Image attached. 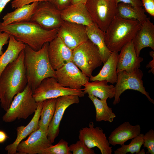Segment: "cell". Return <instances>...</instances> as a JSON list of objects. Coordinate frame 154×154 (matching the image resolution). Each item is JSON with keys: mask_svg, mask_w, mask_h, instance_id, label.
Here are the masks:
<instances>
[{"mask_svg": "<svg viewBox=\"0 0 154 154\" xmlns=\"http://www.w3.org/2000/svg\"><path fill=\"white\" fill-rule=\"evenodd\" d=\"M24 50L18 57L9 64L0 75V102L1 107L6 112L15 96L23 91L28 81L24 64Z\"/></svg>", "mask_w": 154, "mask_h": 154, "instance_id": "6da1fadb", "label": "cell"}, {"mask_svg": "<svg viewBox=\"0 0 154 154\" xmlns=\"http://www.w3.org/2000/svg\"><path fill=\"white\" fill-rule=\"evenodd\" d=\"M49 43H45L37 51L33 50L26 44L24 64L27 84L33 91L44 79L55 78V70L51 66L48 57Z\"/></svg>", "mask_w": 154, "mask_h": 154, "instance_id": "7a4b0ae2", "label": "cell"}, {"mask_svg": "<svg viewBox=\"0 0 154 154\" xmlns=\"http://www.w3.org/2000/svg\"><path fill=\"white\" fill-rule=\"evenodd\" d=\"M0 30L13 35L17 40L37 51L45 43L50 42L57 36L58 29L47 30L30 21L6 25H1L0 22Z\"/></svg>", "mask_w": 154, "mask_h": 154, "instance_id": "3957f363", "label": "cell"}, {"mask_svg": "<svg viewBox=\"0 0 154 154\" xmlns=\"http://www.w3.org/2000/svg\"><path fill=\"white\" fill-rule=\"evenodd\" d=\"M138 21L123 19L117 15L105 32L106 46L111 52H117L131 41L141 27Z\"/></svg>", "mask_w": 154, "mask_h": 154, "instance_id": "277c9868", "label": "cell"}, {"mask_svg": "<svg viewBox=\"0 0 154 154\" xmlns=\"http://www.w3.org/2000/svg\"><path fill=\"white\" fill-rule=\"evenodd\" d=\"M33 90L27 84L24 90L16 95L7 111L2 117L6 122H11L16 119H27L35 113L37 107L33 96Z\"/></svg>", "mask_w": 154, "mask_h": 154, "instance_id": "5b68a950", "label": "cell"}, {"mask_svg": "<svg viewBox=\"0 0 154 154\" xmlns=\"http://www.w3.org/2000/svg\"><path fill=\"white\" fill-rule=\"evenodd\" d=\"M72 61L89 77L102 63L97 47L89 39L72 50Z\"/></svg>", "mask_w": 154, "mask_h": 154, "instance_id": "8992f818", "label": "cell"}, {"mask_svg": "<svg viewBox=\"0 0 154 154\" xmlns=\"http://www.w3.org/2000/svg\"><path fill=\"white\" fill-rule=\"evenodd\" d=\"M117 4L116 0H87L85 4L93 22L105 32L117 15Z\"/></svg>", "mask_w": 154, "mask_h": 154, "instance_id": "52a82bcc", "label": "cell"}, {"mask_svg": "<svg viewBox=\"0 0 154 154\" xmlns=\"http://www.w3.org/2000/svg\"><path fill=\"white\" fill-rule=\"evenodd\" d=\"M143 76V72L139 68L131 72L123 71L118 72L117 81L115 86V93L113 104L116 105L119 103L120 96L127 90H135L141 92L154 104L153 100L150 96L149 93L146 91L144 86L142 80Z\"/></svg>", "mask_w": 154, "mask_h": 154, "instance_id": "ba28073f", "label": "cell"}, {"mask_svg": "<svg viewBox=\"0 0 154 154\" xmlns=\"http://www.w3.org/2000/svg\"><path fill=\"white\" fill-rule=\"evenodd\" d=\"M68 95H76L81 97L84 96L85 94L82 89L75 90L63 86L54 77L43 80L33 93L37 102Z\"/></svg>", "mask_w": 154, "mask_h": 154, "instance_id": "9c48e42d", "label": "cell"}, {"mask_svg": "<svg viewBox=\"0 0 154 154\" xmlns=\"http://www.w3.org/2000/svg\"><path fill=\"white\" fill-rule=\"evenodd\" d=\"M30 22L34 23L47 30L58 29L64 22L60 11L48 1L39 2Z\"/></svg>", "mask_w": 154, "mask_h": 154, "instance_id": "30bf717a", "label": "cell"}, {"mask_svg": "<svg viewBox=\"0 0 154 154\" xmlns=\"http://www.w3.org/2000/svg\"><path fill=\"white\" fill-rule=\"evenodd\" d=\"M55 78L62 86L75 90H80L89 81L86 76L72 61H69L55 70Z\"/></svg>", "mask_w": 154, "mask_h": 154, "instance_id": "8fae6325", "label": "cell"}, {"mask_svg": "<svg viewBox=\"0 0 154 154\" xmlns=\"http://www.w3.org/2000/svg\"><path fill=\"white\" fill-rule=\"evenodd\" d=\"M79 139L88 147L92 148L98 147L102 154H112V147L110 146L106 133L100 127H94V123L90 122L88 127L80 129Z\"/></svg>", "mask_w": 154, "mask_h": 154, "instance_id": "7c38bea8", "label": "cell"}, {"mask_svg": "<svg viewBox=\"0 0 154 154\" xmlns=\"http://www.w3.org/2000/svg\"><path fill=\"white\" fill-rule=\"evenodd\" d=\"M57 36L72 50L89 39L86 26L65 21L58 29Z\"/></svg>", "mask_w": 154, "mask_h": 154, "instance_id": "4fadbf2b", "label": "cell"}, {"mask_svg": "<svg viewBox=\"0 0 154 154\" xmlns=\"http://www.w3.org/2000/svg\"><path fill=\"white\" fill-rule=\"evenodd\" d=\"M79 102V97L76 95H66L56 98L55 112L49 125L47 135L52 144L59 134L60 123L65 111L70 106Z\"/></svg>", "mask_w": 154, "mask_h": 154, "instance_id": "5bb4252c", "label": "cell"}, {"mask_svg": "<svg viewBox=\"0 0 154 154\" xmlns=\"http://www.w3.org/2000/svg\"><path fill=\"white\" fill-rule=\"evenodd\" d=\"M47 133L40 128L32 132L27 139L18 145L17 154H40L42 150L52 145L48 138Z\"/></svg>", "mask_w": 154, "mask_h": 154, "instance_id": "9a60e30c", "label": "cell"}, {"mask_svg": "<svg viewBox=\"0 0 154 154\" xmlns=\"http://www.w3.org/2000/svg\"><path fill=\"white\" fill-rule=\"evenodd\" d=\"M72 51L57 36L49 42L48 47L49 59L55 70L72 60Z\"/></svg>", "mask_w": 154, "mask_h": 154, "instance_id": "2e32d148", "label": "cell"}, {"mask_svg": "<svg viewBox=\"0 0 154 154\" xmlns=\"http://www.w3.org/2000/svg\"><path fill=\"white\" fill-rule=\"evenodd\" d=\"M118 55L117 72L123 71L131 72L139 68L143 58L137 56L132 41L124 45Z\"/></svg>", "mask_w": 154, "mask_h": 154, "instance_id": "e0dca14e", "label": "cell"}, {"mask_svg": "<svg viewBox=\"0 0 154 154\" xmlns=\"http://www.w3.org/2000/svg\"><path fill=\"white\" fill-rule=\"evenodd\" d=\"M60 14L64 21L86 26H90L93 23L84 3L71 4L60 11Z\"/></svg>", "mask_w": 154, "mask_h": 154, "instance_id": "ac0fdd59", "label": "cell"}, {"mask_svg": "<svg viewBox=\"0 0 154 154\" xmlns=\"http://www.w3.org/2000/svg\"><path fill=\"white\" fill-rule=\"evenodd\" d=\"M37 102V108L31 120L26 126L21 125L17 128V136L15 140L13 143L5 147V149L7 151V154H17V148L18 145L23 139L39 128L38 123L43 101Z\"/></svg>", "mask_w": 154, "mask_h": 154, "instance_id": "d6986e66", "label": "cell"}, {"mask_svg": "<svg viewBox=\"0 0 154 154\" xmlns=\"http://www.w3.org/2000/svg\"><path fill=\"white\" fill-rule=\"evenodd\" d=\"M132 41L138 57L144 48L149 47L154 50V25L149 18L141 24Z\"/></svg>", "mask_w": 154, "mask_h": 154, "instance_id": "ffe728a7", "label": "cell"}, {"mask_svg": "<svg viewBox=\"0 0 154 154\" xmlns=\"http://www.w3.org/2000/svg\"><path fill=\"white\" fill-rule=\"evenodd\" d=\"M141 131L139 125H133L128 121L125 122L112 132L108 139L110 145L113 146L121 145L139 135Z\"/></svg>", "mask_w": 154, "mask_h": 154, "instance_id": "44dd1931", "label": "cell"}, {"mask_svg": "<svg viewBox=\"0 0 154 154\" xmlns=\"http://www.w3.org/2000/svg\"><path fill=\"white\" fill-rule=\"evenodd\" d=\"M106 80H96L91 82L89 81L84 84L82 89L84 94H87L102 100H107L114 97L115 90V86L109 85Z\"/></svg>", "mask_w": 154, "mask_h": 154, "instance_id": "7402d4cb", "label": "cell"}, {"mask_svg": "<svg viewBox=\"0 0 154 154\" xmlns=\"http://www.w3.org/2000/svg\"><path fill=\"white\" fill-rule=\"evenodd\" d=\"M38 2L24 5L17 8L13 11L7 13L2 18L1 25H6L12 23L30 22L35 11Z\"/></svg>", "mask_w": 154, "mask_h": 154, "instance_id": "603a6c76", "label": "cell"}, {"mask_svg": "<svg viewBox=\"0 0 154 154\" xmlns=\"http://www.w3.org/2000/svg\"><path fill=\"white\" fill-rule=\"evenodd\" d=\"M119 54L112 52L99 73L89 77L91 81L106 80L112 84L116 83L117 80V65Z\"/></svg>", "mask_w": 154, "mask_h": 154, "instance_id": "cb8c5ba5", "label": "cell"}, {"mask_svg": "<svg viewBox=\"0 0 154 154\" xmlns=\"http://www.w3.org/2000/svg\"><path fill=\"white\" fill-rule=\"evenodd\" d=\"M88 38L97 47L103 63L110 56L111 52L106 45L105 41V32L99 29L94 23L86 26Z\"/></svg>", "mask_w": 154, "mask_h": 154, "instance_id": "d4e9b609", "label": "cell"}, {"mask_svg": "<svg viewBox=\"0 0 154 154\" xmlns=\"http://www.w3.org/2000/svg\"><path fill=\"white\" fill-rule=\"evenodd\" d=\"M8 43L6 50L0 57V75L6 66L18 57L26 46L25 44L17 40L11 35Z\"/></svg>", "mask_w": 154, "mask_h": 154, "instance_id": "484cf974", "label": "cell"}, {"mask_svg": "<svg viewBox=\"0 0 154 154\" xmlns=\"http://www.w3.org/2000/svg\"><path fill=\"white\" fill-rule=\"evenodd\" d=\"M117 15L123 19L137 20L141 24L148 18L141 6L135 7L122 2L117 4Z\"/></svg>", "mask_w": 154, "mask_h": 154, "instance_id": "4316f807", "label": "cell"}, {"mask_svg": "<svg viewBox=\"0 0 154 154\" xmlns=\"http://www.w3.org/2000/svg\"><path fill=\"white\" fill-rule=\"evenodd\" d=\"M88 98L94 104L96 111V121H102L112 122L116 117L115 114L112 109L108 106L107 100H102L91 95H88Z\"/></svg>", "mask_w": 154, "mask_h": 154, "instance_id": "83f0119b", "label": "cell"}, {"mask_svg": "<svg viewBox=\"0 0 154 154\" xmlns=\"http://www.w3.org/2000/svg\"><path fill=\"white\" fill-rule=\"evenodd\" d=\"M56 98L46 100L43 102L38 123L39 128L48 131L49 124L55 112Z\"/></svg>", "mask_w": 154, "mask_h": 154, "instance_id": "f1b7e54d", "label": "cell"}, {"mask_svg": "<svg viewBox=\"0 0 154 154\" xmlns=\"http://www.w3.org/2000/svg\"><path fill=\"white\" fill-rule=\"evenodd\" d=\"M144 134L140 133L139 135L132 139L128 145L124 144L116 149L114 152V154H126L130 153L133 154H138L143 143Z\"/></svg>", "mask_w": 154, "mask_h": 154, "instance_id": "f546056e", "label": "cell"}, {"mask_svg": "<svg viewBox=\"0 0 154 154\" xmlns=\"http://www.w3.org/2000/svg\"><path fill=\"white\" fill-rule=\"evenodd\" d=\"M70 151L68 143L63 139H61L55 145H52L47 148L43 149L40 154H72Z\"/></svg>", "mask_w": 154, "mask_h": 154, "instance_id": "4dcf8cb0", "label": "cell"}, {"mask_svg": "<svg viewBox=\"0 0 154 154\" xmlns=\"http://www.w3.org/2000/svg\"><path fill=\"white\" fill-rule=\"evenodd\" d=\"M70 151L73 154H95L94 150L88 147L79 140L75 143L69 146Z\"/></svg>", "mask_w": 154, "mask_h": 154, "instance_id": "1f68e13d", "label": "cell"}, {"mask_svg": "<svg viewBox=\"0 0 154 154\" xmlns=\"http://www.w3.org/2000/svg\"><path fill=\"white\" fill-rule=\"evenodd\" d=\"M143 147L147 150V154H154V130L150 129L145 134L143 137Z\"/></svg>", "mask_w": 154, "mask_h": 154, "instance_id": "d6a6232c", "label": "cell"}, {"mask_svg": "<svg viewBox=\"0 0 154 154\" xmlns=\"http://www.w3.org/2000/svg\"><path fill=\"white\" fill-rule=\"evenodd\" d=\"M72 0H47L57 9L61 11L71 4Z\"/></svg>", "mask_w": 154, "mask_h": 154, "instance_id": "836d02e7", "label": "cell"}, {"mask_svg": "<svg viewBox=\"0 0 154 154\" xmlns=\"http://www.w3.org/2000/svg\"><path fill=\"white\" fill-rule=\"evenodd\" d=\"M44 1L47 0H14L11 2V6L13 9H16L31 3Z\"/></svg>", "mask_w": 154, "mask_h": 154, "instance_id": "e575fe53", "label": "cell"}, {"mask_svg": "<svg viewBox=\"0 0 154 154\" xmlns=\"http://www.w3.org/2000/svg\"><path fill=\"white\" fill-rule=\"evenodd\" d=\"M142 5L145 10L150 15L154 16V0H142Z\"/></svg>", "mask_w": 154, "mask_h": 154, "instance_id": "d590c367", "label": "cell"}, {"mask_svg": "<svg viewBox=\"0 0 154 154\" xmlns=\"http://www.w3.org/2000/svg\"><path fill=\"white\" fill-rule=\"evenodd\" d=\"M10 34L0 30V57L3 54V47L8 43Z\"/></svg>", "mask_w": 154, "mask_h": 154, "instance_id": "8d00e7d4", "label": "cell"}, {"mask_svg": "<svg viewBox=\"0 0 154 154\" xmlns=\"http://www.w3.org/2000/svg\"><path fill=\"white\" fill-rule=\"evenodd\" d=\"M117 3H123L130 4L135 7L141 6L142 5L140 0H116Z\"/></svg>", "mask_w": 154, "mask_h": 154, "instance_id": "74e56055", "label": "cell"}, {"mask_svg": "<svg viewBox=\"0 0 154 154\" xmlns=\"http://www.w3.org/2000/svg\"><path fill=\"white\" fill-rule=\"evenodd\" d=\"M8 138V137L5 132L0 130V143L4 142Z\"/></svg>", "mask_w": 154, "mask_h": 154, "instance_id": "f35d334b", "label": "cell"}, {"mask_svg": "<svg viewBox=\"0 0 154 154\" xmlns=\"http://www.w3.org/2000/svg\"><path fill=\"white\" fill-rule=\"evenodd\" d=\"M153 59L150 61L146 65V67L147 68H151L149 72H151L153 74H154V57H152Z\"/></svg>", "mask_w": 154, "mask_h": 154, "instance_id": "ab89813d", "label": "cell"}, {"mask_svg": "<svg viewBox=\"0 0 154 154\" xmlns=\"http://www.w3.org/2000/svg\"><path fill=\"white\" fill-rule=\"evenodd\" d=\"M11 0H0V13L2 12L7 4Z\"/></svg>", "mask_w": 154, "mask_h": 154, "instance_id": "60d3db41", "label": "cell"}, {"mask_svg": "<svg viewBox=\"0 0 154 154\" xmlns=\"http://www.w3.org/2000/svg\"><path fill=\"white\" fill-rule=\"evenodd\" d=\"M86 0H72L71 4L78 3H83L85 4Z\"/></svg>", "mask_w": 154, "mask_h": 154, "instance_id": "b9f144b4", "label": "cell"}, {"mask_svg": "<svg viewBox=\"0 0 154 154\" xmlns=\"http://www.w3.org/2000/svg\"><path fill=\"white\" fill-rule=\"evenodd\" d=\"M145 151L144 149H142L141 150H140L139 152V153L138 154H145Z\"/></svg>", "mask_w": 154, "mask_h": 154, "instance_id": "7bdbcfd3", "label": "cell"}, {"mask_svg": "<svg viewBox=\"0 0 154 154\" xmlns=\"http://www.w3.org/2000/svg\"><path fill=\"white\" fill-rule=\"evenodd\" d=\"M149 54L152 57H154V51H152L149 52Z\"/></svg>", "mask_w": 154, "mask_h": 154, "instance_id": "ee69618b", "label": "cell"}]
</instances>
